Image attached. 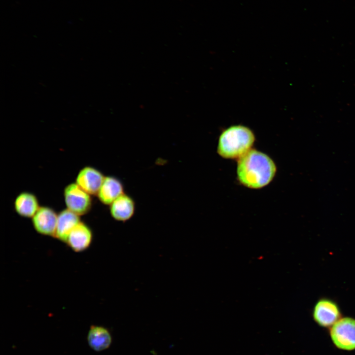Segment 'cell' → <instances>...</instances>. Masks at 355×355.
<instances>
[{
    "mask_svg": "<svg viewBox=\"0 0 355 355\" xmlns=\"http://www.w3.org/2000/svg\"><path fill=\"white\" fill-rule=\"evenodd\" d=\"M331 340L339 349L355 350V319L349 317L340 319L329 331Z\"/></svg>",
    "mask_w": 355,
    "mask_h": 355,
    "instance_id": "obj_3",
    "label": "cell"
},
{
    "mask_svg": "<svg viewBox=\"0 0 355 355\" xmlns=\"http://www.w3.org/2000/svg\"><path fill=\"white\" fill-rule=\"evenodd\" d=\"M80 221L79 215L68 209L62 211L58 214L54 237L66 243L70 232Z\"/></svg>",
    "mask_w": 355,
    "mask_h": 355,
    "instance_id": "obj_11",
    "label": "cell"
},
{
    "mask_svg": "<svg viewBox=\"0 0 355 355\" xmlns=\"http://www.w3.org/2000/svg\"><path fill=\"white\" fill-rule=\"evenodd\" d=\"M14 206L16 212L19 215L31 218L40 207L36 196L28 192L20 193L14 201Z\"/></svg>",
    "mask_w": 355,
    "mask_h": 355,
    "instance_id": "obj_13",
    "label": "cell"
},
{
    "mask_svg": "<svg viewBox=\"0 0 355 355\" xmlns=\"http://www.w3.org/2000/svg\"><path fill=\"white\" fill-rule=\"evenodd\" d=\"M93 239V233L90 227L80 221L69 235L66 243L74 251L80 252L87 249Z\"/></svg>",
    "mask_w": 355,
    "mask_h": 355,
    "instance_id": "obj_8",
    "label": "cell"
},
{
    "mask_svg": "<svg viewBox=\"0 0 355 355\" xmlns=\"http://www.w3.org/2000/svg\"><path fill=\"white\" fill-rule=\"evenodd\" d=\"M276 172V166L272 159L255 149H250L238 161V178L243 185L250 188L257 189L267 185Z\"/></svg>",
    "mask_w": 355,
    "mask_h": 355,
    "instance_id": "obj_1",
    "label": "cell"
},
{
    "mask_svg": "<svg viewBox=\"0 0 355 355\" xmlns=\"http://www.w3.org/2000/svg\"><path fill=\"white\" fill-rule=\"evenodd\" d=\"M87 341L93 350L100 352L109 347L112 337L107 328L102 326L92 325L88 333Z\"/></svg>",
    "mask_w": 355,
    "mask_h": 355,
    "instance_id": "obj_12",
    "label": "cell"
},
{
    "mask_svg": "<svg viewBox=\"0 0 355 355\" xmlns=\"http://www.w3.org/2000/svg\"><path fill=\"white\" fill-rule=\"evenodd\" d=\"M313 316L316 322L323 327H331L341 319V313L337 305L327 299H320L316 303Z\"/></svg>",
    "mask_w": 355,
    "mask_h": 355,
    "instance_id": "obj_5",
    "label": "cell"
},
{
    "mask_svg": "<svg viewBox=\"0 0 355 355\" xmlns=\"http://www.w3.org/2000/svg\"><path fill=\"white\" fill-rule=\"evenodd\" d=\"M124 193V186L121 180L114 177L107 176L105 177L97 195L103 204L110 205Z\"/></svg>",
    "mask_w": 355,
    "mask_h": 355,
    "instance_id": "obj_10",
    "label": "cell"
},
{
    "mask_svg": "<svg viewBox=\"0 0 355 355\" xmlns=\"http://www.w3.org/2000/svg\"><path fill=\"white\" fill-rule=\"evenodd\" d=\"M64 197L67 209L79 216L87 213L91 208L90 195L76 183H71L65 187Z\"/></svg>",
    "mask_w": 355,
    "mask_h": 355,
    "instance_id": "obj_4",
    "label": "cell"
},
{
    "mask_svg": "<svg viewBox=\"0 0 355 355\" xmlns=\"http://www.w3.org/2000/svg\"><path fill=\"white\" fill-rule=\"evenodd\" d=\"M255 141L252 131L248 127L233 125L220 134L217 151L224 158H239L250 149Z\"/></svg>",
    "mask_w": 355,
    "mask_h": 355,
    "instance_id": "obj_2",
    "label": "cell"
},
{
    "mask_svg": "<svg viewBox=\"0 0 355 355\" xmlns=\"http://www.w3.org/2000/svg\"><path fill=\"white\" fill-rule=\"evenodd\" d=\"M105 177L96 168L86 166L79 172L75 183L90 195H97Z\"/></svg>",
    "mask_w": 355,
    "mask_h": 355,
    "instance_id": "obj_7",
    "label": "cell"
},
{
    "mask_svg": "<svg viewBox=\"0 0 355 355\" xmlns=\"http://www.w3.org/2000/svg\"><path fill=\"white\" fill-rule=\"evenodd\" d=\"M58 214L51 208L40 207L32 217V223L36 231L43 235L54 237Z\"/></svg>",
    "mask_w": 355,
    "mask_h": 355,
    "instance_id": "obj_6",
    "label": "cell"
},
{
    "mask_svg": "<svg viewBox=\"0 0 355 355\" xmlns=\"http://www.w3.org/2000/svg\"><path fill=\"white\" fill-rule=\"evenodd\" d=\"M136 204L133 199L125 193L109 205L111 216L116 220L125 222L134 214Z\"/></svg>",
    "mask_w": 355,
    "mask_h": 355,
    "instance_id": "obj_9",
    "label": "cell"
}]
</instances>
